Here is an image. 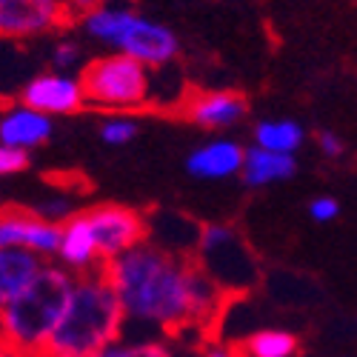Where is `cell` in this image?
Masks as SVG:
<instances>
[{"label":"cell","mask_w":357,"mask_h":357,"mask_svg":"<svg viewBox=\"0 0 357 357\" xmlns=\"http://www.w3.org/2000/svg\"><path fill=\"white\" fill-rule=\"evenodd\" d=\"M106 275L121 297L126 326L143 329L146 337H183L189 329L200 335L218 309L223 289L186 255L143 241L106 263Z\"/></svg>","instance_id":"cell-1"},{"label":"cell","mask_w":357,"mask_h":357,"mask_svg":"<svg viewBox=\"0 0 357 357\" xmlns=\"http://www.w3.org/2000/svg\"><path fill=\"white\" fill-rule=\"evenodd\" d=\"M123 335L126 312L103 266L77 275L66 312L54 326L40 357H95Z\"/></svg>","instance_id":"cell-2"},{"label":"cell","mask_w":357,"mask_h":357,"mask_svg":"<svg viewBox=\"0 0 357 357\" xmlns=\"http://www.w3.org/2000/svg\"><path fill=\"white\" fill-rule=\"evenodd\" d=\"M77 275L63 263H49L43 275L29 286L23 294L12 297L9 303H0V335L3 346L38 354L46 349L54 326L61 323L66 303L72 297Z\"/></svg>","instance_id":"cell-3"},{"label":"cell","mask_w":357,"mask_h":357,"mask_svg":"<svg viewBox=\"0 0 357 357\" xmlns=\"http://www.w3.org/2000/svg\"><path fill=\"white\" fill-rule=\"evenodd\" d=\"M86 38H92L112 52L132 54L135 61L146 63L149 69L172 63L177 52H181V40L169 26L146 17L129 6H103L80 20Z\"/></svg>","instance_id":"cell-4"},{"label":"cell","mask_w":357,"mask_h":357,"mask_svg":"<svg viewBox=\"0 0 357 357\" xmlns=\"http://www.w3.org/2000/svg\"><path fill=\"white\" fill-rule=\"evenodd\" d=\"M86 92V106L123 112L146 103L149 98V66L135 61L132 54L112 52L86 63L80 72Z\"/></svg>","instance_id":"cell-5"},{"label":"cell","mask_w":357,"mask_h":357,"mask_svg":"<svg viewBox=\"0 0 357 357\" xmlns=\"http://www.w3.org/2000/svg\"><path fill=\"white\" fill-rule=\"evenodd\" d=\"M197 263L220 289H246L255 283V260L229 226H203L197 231Z\"/></svg>","instance_id":"cell-6"},{"label":"cell","mask_w":357,"mask_h":357,"mask_svg":"<svg viewBox=\"0 0 357 357\" xmlns=\"http://www.w3.org/2000/svg\"><path fill=\"white\" fill-rule=\"evenodd\" d=\"M86 218L95 229L103 263L121 257L123 252L146 241V220L140 212L129 209V206H117V203L92 206V209H86Z\"/></svg>","instance_id":"cell-7"},{"label":"cell","mask_w":357,"mask_h":357,"mask_svg":"<svg viewBox=\"0 0 357 357\" xmlns=\"http://www.w3.org/2000/svg\"><path fill=\"white\" fill-rule=\"evenodd\" d=\"M63 241V223H54L38 212L9 209L0 218V246H23L46 260H57Z\"/></svg>","instance_id":"cell-8"},{"label":"cell","mask_w":357,"mask_h":357,"mask_svg":"<svg viewBox=\"0 0 357 357\" xmlns=\"http://www.w3.org/2000/svg\"><path fill=\"white\" fill-rule=\"evenodd\" d=\"M20 103L32 106L49 117L57 114H75L86 106V92L83 83L75 75L66 72H43L38 77H32L17 95Z\"/></svg>","instance_id":"cell-9"},{"label":"cell","mask_w":357,"mask_h":357,"mask_svg":"<svg viewBox=\"0 0 357 357\" xmlns=\"http://www.w3.org/2000/svg\"><path fill=\"white\" fill-rule=\"evenodd\" d=\"M63 0H0V32L3 38L43 35L63 17Z\"/></svg>","instance_id":"cell-10"},{"label":"cell","mask_w":357,"mask_h":357,"mask_svg":"<svg viewBox=\"0 0 357 357\" xmlns=\"http://www.w3.org/2000/svg\"><path fill=\"white\" fill-rule=\"evenodd\" d=\"M246 149L231 137H215L197 146L186 158V172L195 181H226L243 172Z\"/></svg>","instance_id":"cell-11"},{"label":"cell","mask_w":357,"mask_h":357,"mask_svg":"<svg viewBox=\"0 0 357 357\" xmlns=\"http://www.w3.org/2000/svg\"><path fill=\"white\" fill-rule=\"evenodd\" d=\"M57 263H63L75 275L95 272L106 266L86 212H77L63 223V241H61V252H57Z\"/></svg>","instance_id":"cell-12"},{"label":"cell","mask_w":357,"mask_h":357,"mask_svg":"<svg viewBox=\"0 0 357 357\" xmlns=\"http://www.w3.org/2000/svg\"><path fill=\"white\" fill-rule=\"evenodd\" d=\"M52 117L26 106V103H12L0 114V146H17V149H38L52 137Z\"/></svg>","instance_id":"cell-13"},{"label":"cell","mask_w":357,"mask_h":357,"mask_svg":"<svg viewBox=\"0 0 357 357\" xmlns=\"http://www.w3.org/2000/svg\"><path fill=\"white\" fill-rule=\"evenodd\" d=\"M49 263L52 260L23 246H0V303H9L12 297L23 294Z\"/></svg>","instance_id":"cell-14"},{"label":"cell","mask_w":357,"mask_h":357,"mask_svg":"<svg viewBox=\"0 0 357 357\" xmlns=\"http://www.w3.org/2000/svg\"><path fill=\"white\" fill-rule=\"evenodd\" d=\"M249 100L237 92H206L197 95L189 106V117L203 129H231L246 117Z\"/></svg>","instance_id":"cell-15"},{"label":"cell","mask_w":357,"mask_h":357,"mask_svg":"<svg viewBox=\"0 0 357 357\" xmlns=\"http://www.w3.org/2000/svg\"><path fill=\"white\" fill-rule=\"evenodd\" d=\"M294 172H297L294 155L272 152V149H263V146H249L241 177L246 186L263 189V186H275V183L289 181V177H294Z\"/></svg>","instance_id":"cell-16"},{"label":"cell","mask_w":357,"mask_h":357,"mask_svg":"<svg viewBox=\"0 0 357 357\" xmlns=\"http://www.w3.org/2000/svg\"><path fill=\"white\" fill-rule=\"evenodd\" d=\"M255 146L272 149V152H283V155H294L297 149L306 143V129L289 121V117H272V121H260L252 132Z\"/></svg>","instance_id":"cell-17"},{"label":"cell","mask_w":357,"mask_h":357,"mask_svg":"<svg viewBox=\"0 0 357 357\" xmlns=\"http://www.w3.org/2000/svg\"><path fill=\"white\" fill-rule=\"evenodd\" d=\"M297 337L283 329H260L241 343L243 357H297Z\"/></svg>","instance_id":"cell-18"},{"label":"cell","mask_w":357,"mask_h":357,"mask_svg":"<svg viewBox=\"0 0 357 357\" xmlns=\"http://www.w3.org/2000/svg\"><path fill=\"white\" fill-rule=\"evenodd\" d=\"M95 357H181L169 337H121Z\"/></svg>","instance_id":"cell-19"},{"label":"cell","mask_w":357,"mask_h":357,"mask_svg":"<svg viewBox=\"0 0 357 357\" xmlns=\"http://www.w3.org/2000/svg\"><path fill=\"white\" fill-rule=\"evenodd\" d=\"M140 126L135 117H123V114H114V117H106L100 123V140L106 146H126L137 137Z\"/></svg>","instance_id":"cell-20"},{"label":"cell","mask_w":357,"mask_h":357,"mask_svg":"<svg viewBox=\"0 0 357 357\" xmlns=\"http://www.w3.org/2000/svg\"><path fill=\"white\" fill-rule=\"evenodd\" d=\"M77 66H83V46L77 40H61L52 49V69L72 75Z\"/></svg>","instance_id":"cell-21"},{"label":"cell","mask_w":357,"mask_h":357,"mask_svg":"<svg viewBox=\"0 0 357 357\" xmlns=\"http://www.w3.org/2000/svg\"><path fill=\"white\" fill-rule=\"evenodd\" d=\"M32 163V155L29 149H17V146H0V174L9 177V174H17L23 169H29Z\"/></svg>","instance_id":"cell-22"},{"label":"cell","mask_w":357,"mask_h":357,"mask_svg":"<svg viewBox=\"0 0 357 357\" xmlns=\"http://www.w3.org/2000/svg\"><path fill=\"white\" fill-rule=\"evenodd\" d=\"M337 215H340V203L335 197H329V195H320V197H314L309 203V218L314 223H332Z\"/></svg>","instance_id":"cell-23"},{"label":"cell","mask_w":357,"mask_h":357,"mask_svg":"<svg viewBox=\"0 0 357 357\" xmlns=\"http://www.w3.org/2000/svg\"><path fill=\"white\" fill-rule=\"evenodd\" d=\"M317 149L329 160H337L343 155V140L335 132H317Z\"/></svg>","instance_id":"cell-24"},{"label":"cell","mask_w":357,"mask_h":357,"mask_svg":"<svg viewBox=\"0 0 357 357\" xmlns=\"http://www.w3.org/2000/svg\"><path fill=\"white\" fill-rule=\"evenodd\" d=\"M63 6H66L69 15H75V17L83 20L86 15H92V12L103 9V6H106V0H63Z\"/></svg>","instance_id":"cell-25"},{"label":"cell","mask_w":357,"mask_h":357,"mask_svg":"<svg viewBox=\"0 0 357 357\" xmlns=\"http://www.w3.org/2000/svg\"><path fill=\"white\" fill-rule=\"evenodd\" d=\"M200 357H243L241 346H226V343H209L203 346Z\"/></svg>","instance_id":"cell-26"},{"label":"cell","mask_w":357,"mask_h":357,"mask_svg":"<svg viewBox=\"0 0 357 357\" xmlns=\"http://www.w3.org/2000/svg\"><path fill=\"white\" fill-rule=\"evenodd\" d=\"M0 357H38V354H26V351H17V349L3 346V351H0Z\"/></svg>","instance_id":"cell-27"}]
</instances>
